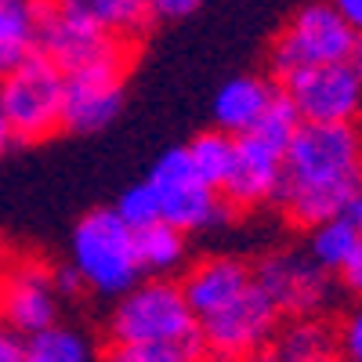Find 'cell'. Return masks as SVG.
<instances>
[{"label":"cell","instance_id":"1","mask_svg":"<svg viewBox=\"0 0 362 362\" xmlns=\"http://www.w3.org/2000/svg\"><path fill=\"white\" fill-rule=\"evenodd\" d=\"M362 189V134L355 124H315L300 119L283 148L276 203L293 225L312 228L334 218Z\"/></svg>","mask_w":362,"mask_h":362},{"label":"cell","instance_id":"2","mask_svg":"<svg viewBox=\"0 0 362 362\" xmlns=\"http://www.w3.org/2000/svg\"><path fill=\"white\" fill-rule=\"evenodd\" d=\"M112 344H181L189 348L196 358H203V337H199V322L189 308L181 286L167 279H153L145 286H131L119 293V305L109 322Z\"/></svg>","mask_w":362,"mask_h":362},{"label":"cell","instance_id":"3","mask_svg":"<svg viewBox=\"0 0 362 362\" xmlns=\"http://www.w3.org/2000/svg\"><path fill=\"white\" fill-rule=\"evenodd\" d=\"M66 73L47 54L29 51L15 69L0 76V109L15 131V141H44L62 127Z\"/></svg>","mask_w":362,"mask_h":362},{"label":"cell","instance_id":"4","mask_svg":"<svg viewBox=\"0 0 362 362\" xmlns=\"http://www.w3.org/2000/svg\"><path fill=\"white\" fill-rule=\"evenodd\" d=\"M73 268L98 293H124L141 279L134 254V228L116 218V210H90L73 232Z\"/></svg>","mask_w":362,"mask_h":362},{"label":"cell","instance_id":"5","mask_svg":"<svg viewBox=\"0 0 362 362\" xmlns=\"http://www.w3.org/2000/svg\"><path fill=\"white\" fill-rule=\"evenodd\" d=\"M33 51L47 54L62 73H76L95 62L127 58V40L66 11L58 0H33Z\"/></svg>","mask_w":362,"mask_h":362},{"label":"cell","instance_id":"6","mask_svg":"<svg viewBox=\"0 0 362 362\" xmlns=\"http://www.w3.org/2000/svg\"><path fill=\"white\" fill-rule=\"evenodd\" d=\"M145 181L156 192L160 218L170 221L181 232L214 228V225H221L232 214V206L218 196V189H210L206 181L196 174V167H192V160L185 153V145L163 153L153 163V170H148Z\"/></svg>","mask_w":362,"mask_h":362},{"label":"cell","instance_id":"7","mask_svg":"<svg viewBox=\"0 0 362 362\" xmlns=\"http://www.w3.org/2000/svg\"><path fill=\"white\" fill-rule=\"evenodd\" d=\"M279 326V308L268 300V293L250 283L239 297H232L225 308L199 319L203 355L214 358H250L268 351Z\"/></svg>","mask_w":362,"mask_h":362},{"label":"cell","instance_id":"8","mask_svg":"<svg viewBox=\"0 0 362 362\" xmlns=\"http://www.w3.org/2000/svg\"><path fill=\"white\" fill-rule=\"evenodd\" d=\"M355 37L358 33L341 18L334 4H308L286 22L279 40L272 44V73L286 80L297 69L348 58Z\"/></svg>","mask_w":362,"mask_h":362},{"label":"cell","instance_id":"9","mask_svg":"<svg viewBox=\"0 0 362 362\" xmlns=\"http://www.w3.org/2000/svg\"><path fill=\"white\" fill-rule=\"evenodd\" d=\"M279 87L297 105L300 119H315V124H355L362 116V73L348 62H322L297 69Z\"/></svg>","mask_w":362,"mask_h":362},{"label":"cell","instance_id":"10","mask_svg":"<svg viewBox=\"0 0 362 362\" xmlns=\"http://www.w3.org/2000/svg\"><path fill=\"white\" fill-rule=\"evenodd\" d=\"M254 283L268 293V300L290 315H319L334 305V272H326L312 254H272L261 261Z\"/></svg>","mask_w":362,"mask_h":362},{"label":"cell","instance_id":"11","mask_svg":"<svg viewBox=\"0 0 362 362\" xmlns=\"http://www.w3.org/2000/svg\"><path fill=\"white\" fill-rule=\"evenodd\" d=\"M124 73H127V58L95 62L76 73H66L62 127L80 131V134L109 127L116 112L124 109Z\"/></svg>","mask_w":362,"mask_h":362},{"label":"cell","instance_id":"12","mask_svg":"<svg viewBox=\"0 0 362 362\" xmlns=\"http://www.w3.org/2000/svg\"><path fill=\"white\" fill-rule=\"evenodd\" d=\"M279 170H283V148L257 138L254 131H243V134H235L232 167L218 192L225 196L232 210L235 206L250 210V206L272 203L276 185H279Z\"/></svg>","mask_w":362,"mask_h":362},{"label":"cell","instance_id":"13","mask_svg":"<svg viewBox=\"0 0 362 362\" xmlns=\"http://www.w3.org/2000/svg\"><path fill=\"white\" fill-rule=\"evenodd\" d=\"M0 322L18 337L54 322V279L37 264H22L0 279Z\"/></svg>","mask_w":362,"mask_h":362},{"label":"cell","instance_id":"14","mask_svg":"<svg viewBox=\"0 0 362 362\" xmlns=\"http://www.w3.org/2000/svg\"><path fill=\"white\" fill-rule=\"evenodd\" d=\"M254 283V276L247 272V264H239L232 257H210V261H199L185 283H181V293H185L189 308L196 315V322L210 312L225 308L232 297H239L247 286Z\"/></svg>","mask_w":362,"mask_h":362},{"label":"cell","instance_id":"15","mask_svg":"<svg viewBox=\"0 0 362 362\" xmlns=\"http://www.w3.org/2000/svg\"><path fill=\"white\" fill-rule=\"evenodd\" d=\"M276 95V87L261 76H235L228 80L218 98H214V124L228 134H243L257 124V116L264 112L268 98Z\"/></svg>","mask_w":362,"mask_h":362},{"label":"cell","instance_id":"16","mask_svg":"<svg viewBox=\"0 0 362 362\" xmlns=\"http://www.w3.org/2000/svg\"><path fill=\"white\" fill-rule=\"evenodd\" d=\"M272 355L286 362H326L337 355V329L319 315H297L272 341Z\"/></svg>","mask_w":362,"mask_h":362},{"label":"cell","instance_id":"17","mask_svg":"<svg viewBox=\"0 0 362 362\" xmlns=\"http://www.w3.org/2000/svg\"><path fill=\"white\" fill-rule=\"evenodd\" d=\"M58 4L87 22L109 29L112 37H124V40L141 37L148 22H153L148 0H58Z\"/></svg>","mask_w":362,"mask_h":362},{"label":"cell","instance_id":"18","mask_svg":"<svg viewBox=\"0 0 362 362\" xmlns=\"http://www.w3.org/2000/svg\"><path fill=\"white\" fill-rule=\"evenodd\" d=\"M134 254L138 264L148 276H163V272H174L181 261H185V232L174 228L170 221H148L141 228H134Z\"/></svg>","mask_w":362,"mask_h":362},{"label":"cell","instance_id":"19","mask_svg":"<svg viewBox=\"0 0 362 362\" xmlns=\"http://www.w3.org/2000/svg\"><path fill=\"white\" fill-rule=\"evenodd\" d=\"M33 51V0H0V76Z\"/></svg>","mask_w":362,"mask_h":362},{"label":"cell","instance_id":"20","mask_svg":"<svg viewBox=\"0 0 362 362\" xmlns=\"http://www.w3.org/2000/svg\"><path fill=\"white\" fill-rule=\"evenodd\" d=\"M22 355H25V362H87L90 344L76 329L47 322L37 334L22 337Z\"/></svg>","mask_w":362,"mask_h":362},{"label":"cell","instance_id":"21","mask_svg":"<svg viewBox=\"0 0 362 362\" xmlns=\"http://www.w3.org/2000/svg\"><path fill=\"white\" fill-rule=\"evenodd\" d=\"M358 250V232L355 225L344 218V214H334V218H322L312 225V239H308V254L326 268V272H337L348 264V257Z\"/></svg>","mask_w":362,"mask_h":362},{"label":"cell","instance_id":"22","mask_svg":"<svg viewBox=\"0 0 362 362\" xmlns=\"http://www.w3.org/2000/svg\"><path fill=\"white\" fill-rule=\"evenodd\" d=\"M232 148H235V134H228V131L218 127V131L196 134V138L185 145V153H189L196 174L206 181V185H210V189H221V181H225V174H228V167H232Z\"/></svg>","mask_w":362,"mask_h":362},{"label":"cell","instance_id":"23","mask_svg":"<svg viewBox=\"0 0 362 362\" xmlns=\"http://www.w3.org/2000/svg\"><path fill=\"white\" fill-rule=\"evenodd\" d=\"M297 127H300V112H297V105L290 102V95H286L283 87H276V95L268 98L264 112L257 116V124H254L250 131H254L257 138L272 141V145H279V148H286Z\"/></svg>","mask_w":362,"mask_h":362},{"label":"cell","instance_id":"24","mask_svg":"<svg viewBox=\"0 0 362 362\" xmlns=\"http://www.w3.org/2000/svg\"><path fill=\"white\" fill-rule=\"evenodd\" d=\"M112 210L127 228H141L148 221H160V203H156V192H153L148 181H138V185L124 189V196L116 199Z\"/></svg>","mask_w":362,"mask_h":362},{"label":"cell","instance_id":"25","mask_svg":"<svg viewBox=\"0 0 362 362\" xmlns=\"http://www.w3.org/2000/svg\"><path fill=\"white\" fill-rule=\"evenodd\" d=\"M112 358L119 362H192L196 355L181 344L148 341V344H112Z\"/></svg>","mask_w":362,"mask_h":362},{"label":"cell","instance_id":"26","mask_svg":"<svg viewBox=\"0 0 362 362\" xmlns=\"http://www.w3.org/2000/svg\"><path fill=\"white\" fill-rule=\"evenodd\" d=\"M337 351H341L344 358L362 362V308H355V312L348 315L344 329L337 334Z\"/></svg>","mask_w":362,"mask_h":362},{"label":"cell","instance_id":"27","mask_svg":"<svg viewBox=\"0 0 362 362\" xmlns=\"http://www.w3.org/2000/svg\"><path fill=\"white\" fill-rule=\"evenodd\" d=\"M203 4V0H148V11H153V18H185L192 15L196 8Z\"/></svg>","mask_w":362,"mask_h":362},{"label":"cell","instance_id":"28","mask_svg":"<svg viewBox=\"0 0 362 362\" xmlns=\"http://www.w3.org/2000/svg\"><path fill=\"white\" fill-rule=\"evenodd\" d=\"M0 362H25L22 337L15 334V329H8L4 322H0Z\"/></svg>","mask_w":362,"mask_h":362},{"label":"cell","instance_id":"29","mask_svg":"<svg viewBox=\"0 0 362 362\" xmlns=\"http://www.w3.org/2000/svg\"><path fill=\"white\" fill-rule=\"evenodd\" d=\"M329 4H334L341 11V18L362 37V0H329Z\"/></svg>","mask_w":362,"mask_h":362},{"label":"cell","instance_id":"30","mask_svg":"<svg viewBox=\"0 0 362 362\" xmlns=\"http://www.w3.org/2000/svg\"><path fill=\"white\" fill-rule=\"evenodd\" d=\"M341 214H344V218L355 225V232H358V247H362V189H358V192L348 199V206L341 210Z\"/></svg>","mask_w":362,"mask_h":362},{"label":"cell","instance_id":"31","mask_svg":"<svg viewBox=\"0 0 362 362\" xmlns=\"http://www.w3.org/2000/svg\"><path fill=\"white\" fill-rule=\"evenodd\" d=\"M15 145V131H11V124H8V116H4V109H0V160L8 156V148Z\"/></svg>","mask_w":362,"mask_h":362}]
</instances>
